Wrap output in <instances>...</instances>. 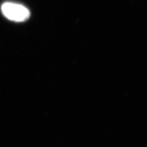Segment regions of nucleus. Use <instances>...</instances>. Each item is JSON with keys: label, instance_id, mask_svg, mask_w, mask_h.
Returning <instances> with one entry per match:
<instances>
[{"label": "nucleus", "instance_id": "f257e3e1", "mask_svg": "<svg viewBox=\"0 0 147 147\" xmlns=\"http://www.w3.org/2000/svg\"><path fill=\"white\" fill-rule=\"evenodd\" d=\"M1 11L7 18L16 22L25 21L30 16L28 9L18 3H4L1 6Z\"/></svg>", "mask_w": 147, "mask_h": 147}]
</instances>
